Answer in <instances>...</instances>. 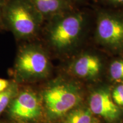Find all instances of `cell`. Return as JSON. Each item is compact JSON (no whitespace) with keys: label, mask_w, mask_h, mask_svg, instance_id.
Wrapping results in <instances>:
<instances>
[{"label":"cell","mask_w":123,"mask_h":123,"mask_svg":"<svg viewBox=\"0 0 123 123\" xmlns=\"http://www.w3.org/2000/svg\"><path fill=\"white\" fill-rule=\"evenodd\" d=\"M44 19L30 0H7L2 9L4 30L10 31L17 40L37 37Z\"/></svg>","instance_id":"6da1fadb"},{"label":"cell","mask_w":123,"mask_h":123,"mask_svg":"<svg viewBox=\"0 0 123 123\" xmlns=\"http://www.w3.org/2000/svg\"><path fill=\"white\" fill-rule=\"evenodd\" d=\"M47 21L44 29V37L56 50H69L83 36L86 17L82 12L71 10Z\"/></svg>","instance_id":"7a4b0ae2"},{"label":"cell","mask_w":123,"mask_h":123,"mask_svg":"<svg viewBox=\"0 0 123 123\" xmlns=\"http://www.w3.org/2000/svg\"><path fill=\"white\" fill-rule=\"evenodd\" d=\"M95 38L101 45L114 50L123 49V15L116 12L98 13Z\"/></svg>","instance_id":"3957f363"},{"label":"cell","mask_w":123,"mask_h":123,"mask_svg":"<svg viewBox=\"0 0 123 123\" xmlns=\"http://www.w3.org/2000/svg\"><path fill=\"white\" fill-rule=\"evenodd\" d=\"M50 67L46 53L35 44H27L20 49L15 65L17 74L24 78L43 76L48 73Z\"/></svg>","instance_id":"277c9868"},{"label":"cell","mask_w":123,"mask_h":123,"mask_svg":"<svg viewBox=\"0 0 123 123\" xmlns=\"http://www.w3.org/2000/svg\"><path fill=\"white\" fill-rule=\"evenodd\" d=\"M44 99L49 111L55 116H61L73 108L80 98L73 87L59 84L46 91Z\"/></svg>","instance_id":"5b68a950"},{"label":"cell","mask_w":123,"mask_h":123,"mask_svg":"<svg viewBox=\"0 0 123 123\" xmlns=\"http://www.w3.org/2000/svg\"><path fill=\"white\" fill-rule=\"evenodd\" d=\"M90 108L92 113L110 121L117 119L121 113L110 93L103 90L97 91L91 95Z\"/></svg>","instance_id":"8992f818"},{"label":"cell","mask_w":123,"mask_h":123,"mask_svg":"<svg viewBox=\"0 0 123 123\" xmlns=\"http://www.w3.org/2000/svg\"><path fill=\"white\" fill-rule=\"evenodd\" d=\"M11 112L14 116L24 119L38 117L41 113V107L36 96L30 92L21 93L12 105Z\"/></svg>","instance_id":"52a82bcc"},{"label":"cell","mask_w":123,"mask_h":123,"mask_svg":"<svg viewBox=\"0 0 123 123\" xmlns=\"http://www.w3.org/2000/svg\"><path fill=\"white\" fill-rule=\"evenodd\" d=\"M102 68L101 59L96 55L84 54L78 57L72 64V70L81 78H93L100 73Z\"/></svg>","instance_id":"ba28073f"},{"label":"cell","mask_w":123,"mask_h":123,"mask_svg":"<svg viewBox=\"0 0 123 123\" xmlns=\"http://www.w3.org/2000/svg\"><path fill=\"white\" fill-rule=\"evenodd\" d=\"M44 21L71 11V3L66 0H30Z\"/></svg>","instance_id":"9c48e42d"},{"label":"cell","mask_w":123,"mask_h":123,"mask_svg":"<svg viewBox=\"0 0 123 123\" xmlns=\"http://www.w3.org/2000/svg\"><path fill=\"white\" fill-rule=\"evenodd\" d=\"M90 110L79 108L71 112L64 123H92Z\"/></svg>","instance_id":"30bf717a"},{"label":"cell","mask_w":123,"mask_h":123,"mask_svg":"<svg viewBox=\"0 0 123 123\" xmlns=\"http://www.w3.org/2000/svg\"><path fill=\"white\" fill-rule=\"evenodd\" d=\"M110 74L113 80L123 81V59L116 60L110 66Z\"/></svg>","instance_id":"8fae6325"},{"label":"cell","mask_w":123,"mask_h":123,"mask_svg":"<svg viewBox=\"0 0 123 123\" xmlns=\"http://www.w3.org/2000/svg\"><path fill=\"white\" fill-rule=\"evenodd\" d=\"M112 98L118 106H123V84H120L113 90Z\"/></svg>","instance_id":"7c38bea8"},{"label":"cell","mask_w":123,"mask_h":123,"mask_svg":"<svg viewBox=\"0 0 123 123\" xmlns=\"http://www.w3.org/2000/svg\"><path fill=\"white\" fill-rule=\"evenodd\" d=\"M12 96V91L8 90L0 92V110L1 112L5 110Z\"/></svg>","instance_id":"4fadbf2b"},{"label":"cell","mask_w":123,"mask_h":123,"mask_svg":"<svg viewBox=\"0 0 123 123\" xmlns=\"http://www.w3.org/2000/svg\"><path fill=\"white\" fill-rule=\"evenodd\" d=\"M104 1L113 6L123 7V0H104Z\"/></svg>","instance_id":"5bb4252c"},{"label":"cell","mask_w":123,"mask_h":123,"mask_svg":"<svg viewBox=\"0 0 123 123\" xmlns=\"http://www.w3.org/2000/svg\"><path fill=\"white\" fill-rule=\"evenodd\" d=\"M9 86V81L7 80L0 79V92L6 90Z\"/></svg>","instance_id":"9a60e30c"},{"label":"cell","mask_w":123,"mask_h":123,"mask_svg":"<svg viewBox=\"0 0 123 123\" xmlns=\"http://www.w3.org/2000/svg\"><path fill=\"white\" fill-rule=\"evenodd\" d=\"M4 1L0 0V30H4L2 22V9Z\"/></svg>","instance_id":"2e32d148"},{"label":"cell","mask_w":123,"mask_h":123,"mask_svg":"<svg viewBox=\"0 0 123 123\" xmlns=\"http://www.w3.org/2000/svg\"><path fill=\"white\" fill-rule=\"evenodd\" d=\"M66 1H68L69 2H74V1H79V0H66Z\"/></svg>","instance_id":"e0dca14e"},{"label":"cell","mask_w":123,"mask_h":123,"mask_svg":"<svg viewBox=\"0 0 123 123\" xmlns=\"http://www.w3.org/2000/svg\"><path fill=\"white\" fill-rule=\"evenodd\" d=\"M1 1H4H4H7V0H1Z\"/></svg>","instance_id":"ac0fdd59"},{"label":"cell","mask_w":123,"mask_h":123,"mask_svg":"<svg viewBox=\"0 0 123 123\" xmlns=\"http://www.w3.org/2000/svg\"><path fill=\"white\" fill-rule=\"evenodd\" d=\"M24 123V122H21V123Z\"/></svg>","instance_id":"d6986e66"},{"label":"cell","mask_w":123,"mask_h":123,"mask_svg":"<svg viewBox=\"0 0 123 123\" xmlns=\"http://www.w3.org/2000/svg\"></svg>","instance_id":"ffe728a7"}]
</instances>
